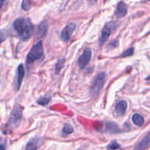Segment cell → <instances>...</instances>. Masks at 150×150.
<instances>
[{
    "label": "cell",
    "mask_w": 150,
    "mask_h": 150,
    "mask_svg": "<svg viewBox=\"0 0 150 150\" xmlns=\"http://www.w3.org/2000/svg\"><path fill=\"white\" fill-rule=\"evenodd\" d=\"M117 45H118V41H117V40H114V41H113V42H110V43L108 44V50L113 49V48H116Z\"/></svg>",
    "instance_id": "603a6c76"
},
{
    "label": "cell",
    "mask_w": 150,
    "mask_h": 150,
    "mask_svg": "<svg viewBox=\"0 0 150 150\" xmlns=\"http://www.w3.org/2000/svg\"><path fill=\"white\" fill-rule=\"evenodd\" d=\"M48 25L45 22H42L38 26V35L40 37H43L44 35L46 33Z\"/></svg>",
    "instance_id": "9a60e30c"
},
{
    "label": "cell",
    "mask_w": 150,
    "mask_h": 150,
    "mask_svg": "<svg viewBox=\"0 0 150 150\" xmlns=\"http://www.w3.org/2000/svg\"><path fill=\"white\" fill-rule=\"evenodd\" d=\"M127 13V6L124 1H120L117 4V10H116V16L117 18H121L126 16Z\"/></svg>",
    "instance_id": "9c48e42d"
},
{
    "label": "cell",
    "mask_w": 150,
    "mask_h": 150,
    "mask_svg": "<svg viewBox=\"0 0 150 150\" xmlns=\"http://www.w3.org/2000/svg\"><path fill=\"white\" fill-rule=\"evenodd\" d=\"M40 139H38V138L30 140L26 144L25 150H38V147L40 145Z\"/></svg>",
    "instance_id": "7c38bea8"
},
{
    "label": "cell",
    "mask_w": 150,
    "mask_h": 150,
    "mask_svg": "<svg viewBox=\"0 0 150 150\" xmlns=\"http://www.w3.org/2000/svg\"><path fill=\"white\" fill-rule=\"evenodd\" d=\"M127 108V103L126 101L125 100H121L120 102H118L117 103L115 106V113L117 115L120 116H123L125 113L126 109Z\"/></svg>",
    "instance_id": "8fae6325"
},
{
    "label": "cell",
    "mask_w": 150,
    "mask_h": 150,
    "mask_svg": "<svg viewBox=\"0 0 150 150\" xmlns=\"http://www.w3.org/2000/svg\"><path fill=\"white\" fill-rule=\"evenodd\" d=\"M50 101H51V97L46 96V95H45V96L40 98L39 99L37 100V103H38V104H40V105H42V106H45V105H46Z\"/></svg>",
    "instance_id": "ac0fdd59"
},
{
    "label": "cell",
    "mask_w": 150,
    "mask_h": 150,
    "mask_svg": "<svg viewBox=\"0 0 150 150\" xmlns=\"http://www.w3.org/2000/svg\"><path fill=\"white\" fill-rule=\"evenodd\" d=\"M119 148H120V145L117 143V141H113L111 143H110L107 146V149L109 150H117Z\"/></svg>",
    "instance_id": "d6986e66"
},
{
    "label": "cell",
    "mask_w": 150,
    "mask_h": 150,
    "mask_svg": "<svg viewBox=\"0 0 150 150\" xmlns=\"http://www.w3.org/2000/svg\"><path fill=\"white\" fill-rule=\"evenodd\" d=\"M134 54V48H130L129 49L126 50L124 53L121 55V57L122 58H125V57H130L132 56L133 54Z\"/></svg>",
    "instance_id": "ffe728a7"
},
{
    "label": "cell",
    "mask_w": 150,
    "mask_h": 150,
    "mask_svg": "<svg viewBox=\"0 0 150 150\" xmlns=\"http://www.w3.org/2000/svg\"><path fill=\"white\" fill-rule=\"evenodd\" d=\"M0 150H5V146L3 144H0Z\"/></svg>",
    "instance_id": "cb8c5ba5"
},
{
    "label": "cell",
    "mask_w": 150,
    "mask_h": 150,
    "mask_svg": "<svg viewBox=\"0 0 150 150\" xmlns=\"http://www.w3.org/2000/svg\"><path fill=\"white\" fill-rule=\"evenodd\" d=\"M105 80V73L104 72H101L97 75V76L92 81V85L90 86V90H89V93H90L92 98H95L99 95L100 92H101L104 86Z\"/></svg>",
    "instance_id": "277c9868"
},
{
    "label": "cell",
    "mask_w": 150,
    "mask_h": 150,
    "mask_svg": "<svg viewBox=\"0 0 150 150\" xmlns=\"http://www.w3.org/2000/svg\"><path fill=\"white\" fill-rule=\"evenodd\" d=\"M64 64H65V59L64 58H62L61 59L58 60V62H57L55 66V73H57V74L59 73V72L61 71L62 69L64 67Z\"/></svg>",
    "instance_id": "e0dca14e"
},
{
    "label": "cell",
    "mask_w": 150,
    "mask_h": 150,
    "mask_svg": "<svg viewBox=\"0 0 150 150\" xmlns=\"http://www.w3.org/2000/svg\"><path fill=\"white\" fill-rule=\"evenodd\" d=\"M150 144V131L143 138L142 141L135 146L134 150H144L149 146Z\"/></svg>",
    "instance_id": "30bf717a"
},
{
    "label": "cell",
    "mask_w": 150,
    "mask_h": 150,
    "mask_svg": "<svg viewBox=\"0 0 150 150\" xmlns=\"http://www.w3.org/2000/svg\"><path fill=\"white\" fill-rule=\"evenodd\" d=\"M22 114H23V108L21 105H16L11 112L7 125H6L7 130H14L19 125L21 121Z\"/></svg>",
    "instance_id": "3957f363"
},
{
    "label": "cell",
    "mask_w": 150,
    "mask_h": 150,
    "mask_svg": "<svg viewBox=\"0 0 150 150\" xmlns=\"http://www.w3.org/2000/svg\"><path fill=\"white\" fill-rule=\"evenodd\" d=\"M24 75L25 70L23 64H19L17 69V77H16V81H15V88H16V91L19 90V89H20L22 81H23V77H24Z\"/></svg>",
    "instance_id": "ba28073f"
},
{
    "label": "cell",
    "mask_w": 150,
    "mask_h": 150,
    "mask_svg": "<svg viewBox=\"0 0 150 150\" xmlns=\"http://www.w3.org/2000/svg\"><path fill=\"white\" fill-rule=\"evenodd\" d=\"M7 33L4 29H1V30H0V45H1V43L3 42V41H4L6 39H7Z\"/></svg>",
    "instance_id": "44dd1931"
},
{
    "label": "cell",
    "mask_w": 150,
    "mask_h": 150,
    "mask_svg": "<svg viewBox=\"0 0 150 150\" xmlns=\"http://www.w3.org/2000/svg\"><path fill=\"white\" fill-rule=\"evenodd\" d=\"M91 57H92V51L90 48H86L83 51V54L79 57L78 60V64L80 68H84L87 66L89 62H90Z\"/></svg>",
    "instance_id": "8992f818"
},
{
    "label": "cell",
    "mask_w": 150,
    "mask_h": 150,
    "mask_svg": "<svg viewBox=\"0 0 150 150\" xmlns=\"http://www.w3.org/2000/svg\"><path fill=\"white\" fill-rule=\"evenodd\" d=\"M105 131L111 133H120L121 130L119 128L118 125H116L114 122H108L105 124Z\"/></svg>",
    "instance_id": "4fadbf2b"
},
{
    "label": "cell",
    "mask_w": 150,
    "mask_h": 150,
    "mask_svg": "<svg viewBox=\"0 0 150 150\" xmlns=\"http://www.w3.org/2000/svg\"><path fill=\"white\" fill-rule=\"evenodd\" d=\"M21 7L23 10H29L30 9V2L29 1H22V4H21Z\"/></svg>",
    "instance_id": "7402d4cb"
},
{
    "label": "cell",
    "mask_w": 150,
    "mask_h": 150,
    "mask_svg": "<svg viewBox=\"0 0 150 150\" xmlns=\"http://www.w3.org/2000/svg\"><path fill=\"white\" fill-rule=\"evenodd\" d=\"M0 17H1V16H0Z\"/></svg>",
    "instance_id": "484cf974"
},
{
    "label": "cell",
    "mask_w": 150,
    "mask_h": 150,
    "mask_svg": "<svg viewBox=\"0 0 150 150\" xmlns=\"http://www.w3.org/2000/svg\"><path fill=\"white\" fill-rule=\"evenodd\" d=\"M13 28L21 40L30 39L34 32V26L29 18H20L13 22Z\"/></svg>",
    "instance_id": "6da1fadb"
},
{
    "label": "cell",
    "mask_w": 150,
    "mask_h": 150,
    "mask_svg": "<svg viewBox=\"0 0 150 150\" xmlns=\"http://www.w3.org/2000/svg\"><path fill=\"white\" fill-rule=\"evenodd\" d=\"M44 50L42 41L40 40L38 43L32 46L26 56V64H32L35 62L41 59L43 57Z\"/></svg>",
    "instance_id": "7a4b0ae2"
},
{
    "label": "cell",
    "mask_w": 150,
    "mask_h": 150,
    "mask_svg": "<svg viewBox=\"0 0 150 150\" xmlns=\"http://www.w3.org/2000/svg\"><path fill=\"white\" fill-rule=\"evenodd\" d=\"M3 3H4V1H0V8H1V5H2Z\"/></svg>",
    "instance_id": "d4e9b609"
},
{
    "label": "cell",
    "mask_w": 150,
    "mask_h": 150,
    "mask_svg": "<svg viewBox=\"0 0 150 150\" xmlns=\"http://www.w3.org/2000/svg\"><path fill=\"white\" fill-rule=\"evenodd\" d=\"M132 121L134 123L135 125L138 126V127H141L144 123V119L140 114H134L133 115V117H132Z\"/></svg>",
    "instance_id": "5bb4252c"
},
{
    "label": "cell",
    "mask_w": 150,
    "mask_h": 150,
    "mask_svg": "<svg viewBox=\"0 0 150 150\" xmlns=\"http://www.w3.org/2000/svg\"><path fill=\"white\" fill-rule=\"evenodd\" d=\"M73 131H74V129H73V126L71 125L68 124V123H66L62 129V134L64 136H67V135L73 133Z\"/></svg>",
    "instance_id": "2e32d148"
},
{
    "label": "cell",
    "mask_w": 150,
    "mask_h": 150,
    "mask_svg": "<svg viewBox=\"0 0 150 150\" xmlns=\"http://www.w3.org/2000/svg\"><path fill=\"white\" fill-rule=\"evenodd\" d=\"M76 23H70L66 25L62 29L61 33V38L62 41L64 42H67L71 38L72 34L74 32L75 29H76Z\"/></svg>",
    "instance_id": "52a82bcc"
},
{
    "label": "cell",
    "mask_w": 150,
    "mask_h": 150,
    "mask_svg": "<svg viewBox=\"0 0 150 150\" xmlns=\"http://www.w3.org/2000/svg\"><path fill=\"white\" fill-rule=\"evenodd\" d=\"M115 29V23L114 22L111 21L109 23H106V24L104 26V27L103 28L102 32H101L100 38L99 40V43L100 46H102L107 40L109 38L110 35H111V32L114 29Z\"/></svg>",
    "instance_id": "5b68a950"
}]
</instances>
